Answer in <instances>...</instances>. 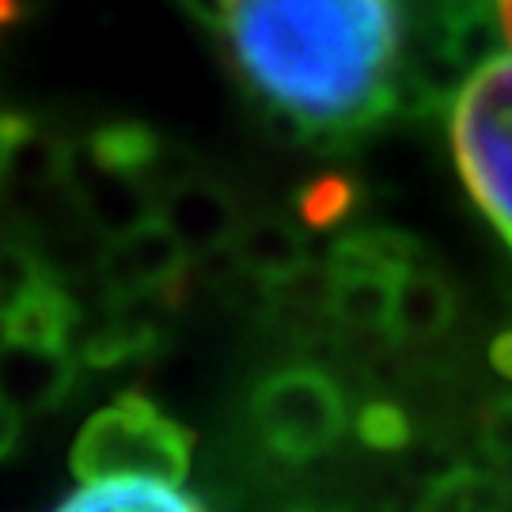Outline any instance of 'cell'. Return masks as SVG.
<instances>
[{
    "label": "cell",
    "instance_id": "cell-1",
    "mask_svg": "<svg viewBox=\"0 0 512 512\" xmlns=\"http://www.w3.org/2000/svg\"><path fill=\"white\" fill-rule=\"evenodd\" d=\"M217 23L243 84L308 133H353L395 99L399 0H217Z\"/></svg>",
    "mask_w": 512,
    "mask_h": 512
},
{
    "label": "cell",
    "instance_id": "cell-2",
    "mask_svg": "<svg viewBox=\"0 0 512 512\" xmlns=\"http://www.w3.org/2000/svg\"><path fill=\"white\" fill-rule=\"evenodd\" d=\"M448 133L463 186L512 251V50L463 76Z\"/></svg>",
    "mask_w": 512,
    "mask_h": 512
},
{
    "label": "cell",
    "instance_id": "cell-3",
    "mask_svg": "<svg viewBox=\"0 0 512 512\" xmlns=\"http://www.w3.org/2000/svg\"><path fill=\"white\" fill-rule=\"evenodd\" d=\"M76 471L88 475H186L183 433L145 403L103 410L76 444Z\"/></svg>",
    "mask_w": 512,
    "mask_h": 512
},
{
    "label": "cell",
    "instance_id": "cell-4",
    "mask_svg": "<svg viewBox=\"0 0 512 512\" xmlns=\"http://www.w3.org/2000/svg\"><path fill=\"white\" fill-rule=\"evenodd\" d=\"M258 429L285 456H311L327 448L338 425L342 403L338 391L315 372H281L258 391Z\"/></svg>",
    "mask_w": 512,
    "mask_h": 512
},
{
    "label": "cell",
    "instance_id": "cell-5",
    "mask_svg": "<svg viewBox=\"0 0 512 512\" xmlns=\"http://www.w3.org/2000/svg\"><path fill=\"white\" fill-rule=\"evenodd\" d=\"M50 512H205L186 478L171 475H88Z\"/></svg>",
    "mask_w": 512,
    "mask_h": 512
},
{
    "label": "cell",
    "instance_id": "cell-6",
    "mask_svg": "<svg viewBox=\"0 0 512 512\" xmlns=\"http://www.w3.org/2000/svg\"><path fill=\"white\" fill-rule=\"evenodd\" d=\"M501 505V486L482 475H452L429 497V512H501Z\"/></svg>",
    "mask_w": 512,
    "mask_h": 512
},
{
    "label": "cell",
    "instance_id": "cell-7",
    "mask_svg": "<svg viewBox=\"0 0 512 512\" xmlns=\"http://www.w3.org/2000/svg\"><path fill=\"white\" fill-rule=\"evenodd\" d=\"M486 437H490V452H494L497 459H505V463L512 467V403L501 406L494 418H490Z\"/></svg>",
    "mask_w": 512,
    "mask_h": 512
},
{
    "label": "cell",
    "instance_id": "cell-8",
    "mask_svg": "<svg viewBox=\"0 0 512 512\" xmlns=\"http://www.w3.org/2000/svg\"><path fill=\"white\" fill-rule=\"evenodd\" d=\"M497 19H501V31H505L512 50V0H497Z\"/></svg>",
    "mask_w": 512,
    "mask_h": 512
}]
</instances>
